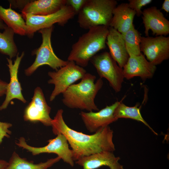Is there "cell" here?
Returning <instances> with one entry per match:
<instances>
[{"mask_svg":"<svg viewBox=\"0 0 169 169\" xmlns=\"http://www.w3.org/2000/svg\"><path fill=\"white\" fill-rule=\"evenodd\" d=\"M63 113L62 109L58 110L52 119L51 126L54 135L62 134L66 138L73 152L74 161L101 152L115 151L113 132L109 126L93 134H86L69 127L64 120Z\"/></svg>","mask_w":169,"mask_h":169,"instance_id":"obj_1","label":"cell"},{"mask_svg":"<svg viewBox=\"0 0 169 169\" xmlns=\"http://www.w3.org/2000/svg\"><path fill=\"white\" fill-rule=\"evenodd\" d=\"M96 79L95 75L86 73L79 83L72 84L62 94L64 104L70 109L99 111L95 99L103 82L100 78L95 82Z\"/></svg>","mask_w":169,"mask_h":169,"instance_id":"obj_2","label":"cell"},{"mask_svg":"<svg viewBox=\"0 0 169 169\" xmlns=\"http://www.w3.org/2000/svg\"><path fill=\"white\" fill-rule=\"evenodd\" d=\"M73 44L67 58L82 67H86L91 59L105 48L109 27L99 26L89 29Z\"/></svg>","mask_w":169,"mask_h":169,"instance_id":"obj_3","label":"cell"},{"mask_svg":"<svg viewBox=\"0 0 169 169\" xmlns=\"http://www.w3.org/2000/svg\"><path fill=\"white\" fill-rule=\"evenodd\" d=\"M117 4L115 0H86L78 14L77 23L84 29L99 26L109 27Z\"/></svg>","mask_w":169,"mask_h":169,"instance_id":"obj_4","label":"cell"},{"mask_svg":"<svg viewBox=\"0 0 169 169\" xmlns=\"http://www.w3.org/2000/svg\"><path fill=\"white\" fill-rule=\"evenodd\" d=\"M54 30V26L39 30L42 41L40 47L32 52V55L36 58L32 64L24 70L25 74L29 76L32 74L38 68L43 65H48L55 71L66 65L68 61L59 58L55 54L51 44V37Z\"/></svg>","mask_w":169,"mask_h":169,"instance_id":"obj_5","label":"cell"},{"mask_svg":"<svg viewBox=\"0 0 169 169\" xmlns=\"http://www.w3.org/2000/svg\"><path fill=\"white\" fill-rule=\"evenodd\" d=\"M86 73L84 68L73 61H68L66 65L57 71H49L48 74L50 79L48 83L54 86L50 96V101H52L57 96L63 94L74 82L81 79Z\"/></svg>","mask_w":169,"mask_h":169,"instance_id":"obj_6","label":"cell"},{"mask_svg":"<svg viewBox=\"0 0 169 169\" xmlns=\"http://www.w3.org/2000/svg\"><path fill=\"white\" fill-rule=\"evenodd\" d=\"M28 29V35L32 38L36 32L57 23L63 26L76 14L72 8L66 5L58 11L44 16L33 15L21 13Z\"/></svg>","mask_w":169,"mask_h":169,"instance_id":"obj_7","label":"cell"},{"mask_svg":"<svg viewBox=\"0 0 169 169\" xmlns=\"http://www.w3.org/2000/svg\"><path fill=\"white\" fill-rule=\"evenodd\" d=\"M90 62L95 68L100 78H105L115 92H120L124 79L123 69L117 64L109 52L96 54Z\"/></svg>","mask_w":169,"mask_h":169,"instance_id":"obj_8","label":"cell"},{"mask_svg":"<svg viewBox=\"0 0 169 169\" xmlns=\"http://www.w3.org/2000/svg\"><path fill=\"white\" fill-rule=\"evenodd\" d=\"M48 142V144L44 146L35 147L28 144L25 138L22 137L15 143L19 147L31 152L33 155L43 153L55 154L64 162L71 166H74L73 152L69 149L67 140L64 135L58 134L55 138L49 140Z\"/></svg>","mask_w":169,"mask_h":169,"instance_id":"obj_9","label":"cell"},{"mask_svg":"<svg viewBox=\"0 0 169 169\" xmlns=\"http://www.w3.org/2000/svg\"><path fill=\"white\" fill-rule=\"evenodd\" d=\"M140 49L147 60L156 66L169 58V37H141Z\"/></svg>","mask_w":169,"mask_h":169,"instance_id":"obj_10","label":"cell"},{"mask_svg":"<svg viewBox=\"0 0 169 169\" xmlns=\"http://www.w3.org/2000/svg\"><path fill=\"white\" fill-rule=\"evenodd\" d=\"M51 108L47 104L42 89L35 88L31 101L25 109L23 119L26 121L40 122L46 126H51L50 116Z\"/></svg>","mask_w":169,"mask_h":169,"instance_id":"obj_11","label":"cell"},{"mask_svg":"<svg viewBox=\"0 0 169 169\" xmlns=\"http://www.w3.org/2000/svg\"><path fill=\"white\" fill-rule=\"evenodd\" d=\"M120 102L117 101L110 105H107L96 112L81 111L80 115L87 130L91 133H95L117 120L114 114Z\"/></svg>","mask_w":169,"mask_h":169,"instance_id":"obj_12","label":"cell"},{"mask_svg":"<svg viewBox=\"0 0 169 169\" xmlns=\"http://www.w3.org/2000/svg\"><path fill=\"white\" fill-rule=\"evenodd\" d=\"M24 54V51L20 56L18 53L13 63L11 59L7 58L10 81L7 86L5 100L0 106V111L6 109L11 101L14 99H18L24 103L27 102L23 95L22 88L18 78L19 66Z\"/></svg>","mask_w":169,"mask_h":169,"instance_id":"obj_13","label":"cell"},{"mask_svg":"<svg viewBox=\"0 0 169 169\" xmlns=\"http://www.w3.org/2000/svg\"><path fill=\"white\" fill-rule=\"evenodd\" d=\"M142 15L146 37L149 36L150 30L156 36L168 34L169 21L157 7L152 6L144 9Z\"/></svg>","mask_w":169,"mask_h":169,"instance_id":"obj_14","label":"cell"},{"mask_svg":"<svg viewBox=\"0 0 169 169\" xmlns=\"http://www.w3.org/2000/svg\"><path fill=\"white\" fill-rule=\"evenodd\" d=\"M156 69V66L148 61L141 54L138 56H129L122 69L124 78L127 79L139 77L145 80L152 77Z\"/></svg>","mask_w":169,"mask_h":169,"instance_id":"obj_15","label":"cell"},{"mask_svg":"<svg viewBox=\"0 0 169 169\" xmlns=\"http://www.w3.org/2000/svg\"><path fill=\"white\" fill-rule=\"evenodd\" d=\"M120 159L113 152L104 151L83 157L76 161V163L83 169H96L103 166L110 169H124L118 162Z\"/></svg>","mask_w":169,"mask_h":169,"instance_id":"obj_16","label":"cell"},{"mask_svg":"<svg viewBox=\"0 0 169 169\" xmlns=\"http://www.w3.org/2000/svg\"><path fill=\"white\" fill-rule=\"evenodd\" d=\"M106 44L113 59L121 68L126 63L129 56L127 51L122 34L113 28L109 27Z\"/></svg>","mask_w":169,"mask_h":169,"instance_id":"obj_17","label":"cell"},{"mask_svg":"<svg viewBox=\"0 0 169 169\" xmlns=\"http://www.w3.org/2000/svg\"><path fill=\"white\" fill-rule=\"evenodd\" d=\"M135 15L136 13L129 8L128 3H121L117 5L113 10V17L109 27L123 34L134 25L133 20Z\"/></svg>","mask_w":169,"mask_h":169,"instance_id":"obj_18","label":"cell"},{"mask_svg":"<svg viewBox=\"0 0 169 169\" xmlns=\"http://www.w3.org/2000/svg\"><path fill=\"white\" fill-rule=\"evenodd\" d=\"M67 3V0H31L21 12L33 15H46L58 11Z\"/></svg>","mask_w":169,"mask_h":169,"instance_id":"obj_19","label":"cell"},{"mask_svg":"<svg viewBox=\"0 0 169 169\" xmlns=\"http://www.w3.org/2000/svg\"><path fill=\"white\" fill-rule=\"evenodd\" d=\"M0 19L13 31L15 33L22 36L28 35V29L21 14L10 6L6 8L0 5Z\"/></svg>","mask_w":169,"mask_h":169,"instance_id":"obj_20","label":"cell"},{"mask_svg":"<svg viewBox=\"0 0 169 169\" xmlns=\"http://www.w3.org/2000/svg\"><path fill=\"white\" fill-rule=\"evenodd\" d=\"M60 160V158L57 156L44 162L34 164L33 161H29L25 158H21L14 151L6 169H48Z\"/></svg>","mask_w":169,"mask_h":169,"instance_id":"obj_21","label":"cell"},{"mask_svg":"<svg viewBox=\"0 0 169 169\" xmlns=\"http://www.w3.org/2000/svg\"><path fill=\"white\" fill-rule=\"evenodd\" d=\"M122 101L120 102L114 112V116L117 120L120 118H130L141 122L155 134L157 135L142 117L141 113V107H138V104L134 106H128L122 103Z\"/></svg>","mask_w":169,"mask_h":169,"instance_id":"obj_22","label":"cell"},{"mask_svg":"<svg viewBox=\"0 0 169 169\" xmlns=\"http://www.w3.org/2000/svg\"><path fill=\"white\" fill-rule=\"evenodd\" d=\"M14 34L13 30L8 26L2 33L0 32V53L11 59L18 53L14 39Z\"/></svg>","mask_w":169,"mask_h":169,"instance_id":"obj_23","label":"cell"},{"mask_svg":"<svg viewBox=\"0 0 169 169\" xmlns=\"http://www.w3.org/2000/svg\"><path fill=\"white\" fill-rule=\"evenodd\" d=\"M122 35L129 56H138L142 54L140 49L141 36L138 31L135 28L134 25Z\"/></svg>","mask_w":169,"mask_h":169,"instance_id":"obj_24","label":"cell"},{"mask_svg":"<svg viewBox=\"0 0 169 169\" xmlns=\"http://www.w3.org/2000/svg\"><path fill=\"white\" fill-rule=\"evenodd\" d=\"M129 7L134 11L138 17L142 15V8L151 3L152 0H129Z\"/></svg>","mask_w":169,"mask_h":169,"instance_id":"obj_25","label":"cell"},{"mask_svg":"<svg viewBox=\"0 0 169 169\" xmlns=\"http://www.w3.org/2000/svg\"><path fill=\"white\" fill-rule=\"evenodd\" d=\"M12 126V124L10 123L0 121V145L4 137H10L12 132L9 128Z\"/></svg>","mask_w":169,"mask_h":169,"instance_id":"obj_26","label":"cell"},{"mask_svg":"<svg viewBox=\"0 0 169 169\" xmlns=\"http://www.w3.org/2000/svg\"><path fill=\"white\" fill-rule=\"evenodd\" d=\"M86 0H67V5L70 6L76 14L81 10Z\"/></svg>","mask_w":169,"mask_h":169,"instance_id":"obj_27","label":"cell"},{"mask_svg":"<svg viewBox=\"0 0 169 169\" xmlns=\"http://www.w3.org/2000/svg\"><path fill=\"white\" fill-rule=\"evenodd\" d=\"M30 1L29 0H9L10 6L11 8H18L21 11L25 6Z\"/></svg>","mask_w":169,"mask_h":169,"instance_id":"obj_28","label":"cell"},{"mask_svg":"<svg viewBox=\"0 0 169 169\" xmlns=\"http://www.w3.org/2000/svg\"><path fill=\"white\" fill-rule=\"evenodd\" d=\"M8 84L0 79V97L5 95Z\"/></svg>","mask_w":169,"mask_h":169,"instance_id":"obj_29","label":"cell"},{"mask_svg":"<svg viewBox=\"0 0 169 169\" xmlns=\"http://www.w3.org/2000/svg\"><path fill=\"white\" fill-rule=\"evenodd\" d=\"M161 9L167 13L169 12V0H165L162 4Z\"/></svg>","mask_w":169,"mask_h":169,"instance_id":"obj_30","label":"cell"},{"mask_svg":"<svg viewBox=\"0 0 169 169\" xmlns=\"http://www.w3.org/2000/svg\"><path fill=\"white\" fill-rule=\"evenodd\" d=\"M8 162L3 160H0V169H6Z\"/></svg>","mask_w":169,"mask_h":169,"instance_id":"obj_31","label":"cell"},{"mask_svg":"<svg viewBox=\"0 0 169 169\" xmlns=\"http://www.w3.org/2000/svg\"><path fill=\"white\" fill-rule=\"evenodd\" d=\"M7 27L3 22L0 19V30H4Z\"/></svg>","mask_w":169,"mask_h":169,"instance_id":"obj_32","label":"cell"}]
</instances>
